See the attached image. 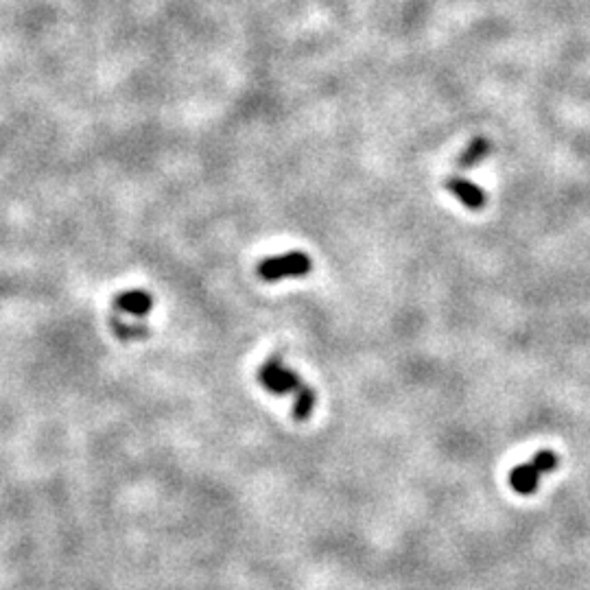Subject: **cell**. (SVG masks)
<instances>
[{
  "mask_svg": "<svg viewBox=\"0 0 590 590\" xmlns=\"http://www.w3.org/2000/svg\"><path fill=\"white\" fill-rule=\"evenodd\" d=\"M557 466H560V457L554 450H538L529 464H520L509 472V486H512V490L517 494L531 497V494H536V490H538L542 475L554 472Z\"/></svg>",
  "mask_w": 590,
  "mask_h": 590,
  "instance_id": "6da1fadb",
  "label": "cell"
},
{
  "mask_svg": "<svg viewBox=\"0 0 590 590\" xmlns=\"http://www.w3.org/2000/svg\"><path fill=\"white\" fill-rule=\"evenodd\" d=\"M313 263L305 252H289L283 256L265 258L258 265V276L265 283H278L283 278H302L311 274Z\"/></svg>",
  "mask_w": 590,
  "mask_h": 590,
  "instance_id": "7a4b0ae2",
  "label": "cell"
},
{
  "mask_svg": "<svg viewBox=\"0 0 590 590\" xmlns=\"http://www.w3.org/2000/svg\"><path fill=\"white\" fill-rule=\"evenodd\" d=\"M258 382L274 396H286V393H295L305 385L302 376L286 368L280 357H271L265 361L258 370Z\"/></svg>",
  "mask_w": 590,
  "mask_h": 590,
  "instance_id": "3957f363",
  "label": "cell"
},
{
  "mask_svg": "<svg viewBox=\"0 0 590 590\" xmlns=\"http://www.w3.org/2000/svg\"><path fill=\"white\" fill-rule=\"evenodd\" d=\"M446 189H449L450 193H453L457 199H459L461 204L470 210H481L483 206L488 204L483 189H479L477 184L468 182V179H464V178H450L449 182H446Z\"/></svg>",
  "mask_w": 590,
  "mask_h": 590,
  "instance_id": "277c9868",
  "label": "cell"
},
{
  "mask_svg": "<svg viewBox=\"0 0 590 590\" xmlns=\"http://www.w3.org/2000/svg\"><path fill=\"white\" fill-rule=\"evenodd\" d=\"M116 306L121 308V311L125 313H131V315H147L149 311L153 308V297L147 294V291H125V294H121L116 297Z\"/></svg>",
  "mask_w": 590,
  "mask_h": 590,
  "instance_id": "5b68a950",
  "label": "cell"
},
{
  "mask_svg": "<svg viewBox=\"0 0 590 590\" xmlns=\"http://www.w3.org/2000/svg\"><path fill=\"white\" fill-rule=\"evenodd\" d=\"M315 405H317V392L305 382V385L294 393V407H291V413H294L297 422H306V420L313 416V411H315Z\"/></svg>",
  "mask_w": 590,
  "mask_h": 590,
  "instance_id": "8992f818",
  "label": "cell"
},
{
  "mask_svg": "<svg viewBox=\"0 0 590 590\" xmlns=\"http://www.w3.org/2000/svg\"><path fill=\"white\" fill-rule=\"evenodd\" d=\"M490 151H492L490 140H486V138H475V140L468 145L466 151L459 156V167L461 169L475 167V164H479Z\"/></svg>",
  "mask_w": 590,
  "mask_h": 590,
  "instance_id": "52a82bcc",
  "label": "cell"
}]
</instances>
